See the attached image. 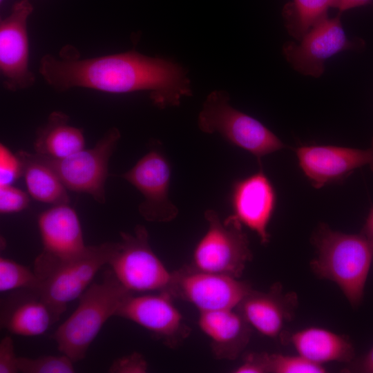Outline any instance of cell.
I'll return each instance as SVG.
<instances>
[{
    "mask_svg": "<svg viewBox=\"0 0 373 373\" xmlns=\"http://www.w3.org/2000/svg\"><path fill=\"white\" fill-rule=\"evenodd\" d=\"M39 73L57 91L77 87L110 93L146 91L160 108L179 106L182 97L192 95L182 66L135 50L87 59L46 55Z\"/></svg>",
    "mask_w": 373,
    "mask_h": 373,
    "instance_id": "1",
    "label": "cell"
},
{
    "mask_svg": "<svg viewBox=\"0 0 373 373\" xmlns=\"http://www.w3.org/2000/svg\"><path fill=\"white\" fill-rule=\"evenodd\" d=\"M312 242L316 251L309 262L312 272L334 283L352 307H358L373 261V241L362 233H345L321 224Z\"/></svg>",
    "mask_w": 373,
    "mask_h": 373,
    "instance_id": "2",
    "label": "cell"
},
{
    "mask_svg": "<svg viewBox=\"0 0 373 373\" xmlns=\"http://www.w3.org/2000/svg\"><path fill=\"white\" fill-rule=\"evenodd\" d=\"M132 294L111 269L106 270L100 282L92 283L82 294L75 310L52 334L58 350L74 363L84 359L104 323Z\"/></svg>",
    "mask_w": 373,
    "mask_h": 373,
    "instance_id": "3",
    "label": "cell"
},
{
    "mask_svg": "<svg viewBox=\"0 0 373 373\" xmlns=\"http://www.w3.org/2000/svg\"><path fill=\"white\" fill-rule=\"evenodd\" d=\"M229 99L225 90H214L207 96L198 117L202 132L218 133L258 159L285 147L260 122L231 106Z\"/></svg>",
    "mask_w": 373,
    "mask_h": 373,
    "instance_id": "4",
    "label": "cell"
},
{
    "mask_svg": "<svg viewBox=\"0 0 373 373\" xmlns=\"http://www.w3.org/2000/svg\"><path fill=\"white\" fill-rule=\"evenodd\" d=\"M204 216L208 227L194 248L191 266L239 278L252 260L243 225L232 215L222 221L213 209H207Z\"/></svg>",
    "mask_w": 373,
    "mask_h": 373,
    "instance_id": "5",
    "label": "cell"
},
{
    "mask_svg": "<svg viewBox=\"0 0 373 373\" xmlns=\"http://www.w3.org/2000/svg\"><path fill=\"white\" fill-rule=\"evenodd\" d=\"M108 265L118 280L132 293L168 292L172 278L151 249L146 227L135 226L133 233L120 232Z\"/></svg>",
    "mask_w": 373,
    "mask_h": 373,
    "instance_id": "6",
    "label": "cell"
},
{
    "mask_svg": "<svg viewBox=\"0 0 373 373\" xmlns=\"http://www.w3.org/2000/svg\"><path fill=\"white\" fill-rule=\"evenodd\" d=\"M120 137L119 129L112 127L93 148H84L66 157L53 159L35 154L57 174L67 189L88 194L98 203L104 204L108 163Z\"/></svg>",
    "mask_w": 373,
    "mask_h": 373,
    "instance_id": "7",
    "label": "cell"
},
{
    "mask_svg": "<svg viewBox=\"0 0 373 373\" xmlns=\"http://www.w3.org/2000/svg\"><path fill=\"white\" fill-rule=\"evenodd\" d=\"M115 242L88 245L79 256L57 267L42 280L37 291L50 307L56 321L68 304L79 298L98 271L108 265Z\"/></svg>",
    "mask_w": 373,
    "mask_h": 373,
    "instance_id": "8",
    "label": "cell"
},
{
    "mask_svg": "<svg viewBox=\"0 0 373 373\" xmlns=\"http://www.w3.org/2000/svg\"><path fill=\"white\" fill-rule=\"evenodd\" d=\"M251 289L249 283L237 278L186 265L172 271L168 293L191 303L200 312L236 309Z\"/></svg>",
    "mask_w": 373,
    "mask_h": 373,
    "instance_id": "9",
    "label": "cell"
},
{
    "mask_svg": "<svg viewBox=\"0 0 373 373\" xmlns=\"http://www.w3.org/2000/svg\"><path fill=\"white\" fill-rule=\"evenodd\" d=\"M43 249L35 260L34 271L41 281L61 264L86 249L81 223L69 204L53 205L37 220Z\"/></svg>",
    "mask_w": 373,
    "mask_h": 373,
    "instance_id": "10",
    "label": "cell"
},
{
    "mask_svg": "<svg viewBox=\"0 0 373 373\" xmlns=\"http://www.w3.org/2000/svg\"><path fill=\"white\" fill-rule=\"evenodd\" d=\"M137 189L144 200L138 206L142 218L149 222H167L178 214L169 198L171 167L157 149H151L129 170L119 175Z\"/></svg>",
    "mask_w": 373,
    "mask_h": 373,
    "instance_id": "11",
    "label": "cell"
},
{
    "mask_svg": "<svg viewBox=\"0 0 373 373\" xmlns=\"http://www.w3.org/2000/svg\"><path fill=\"white\" fill-rule=\"evenodd\" d=\"M34 7L29 0L15 2L0 22V71L3 86L10 91L27 88L35 82L29 69L27 21Z\"/></svg>",
    "mask_w": 373,
    "mask_h": 373,
    "instance_id": "12",
    "label": "cell"
},
{
    "mask_svg": "<svg viewBox=\"0 0 373 373\" xmlns=\"http://www.w3.org/2000/svg\"><path fill=\"white\" fill-rule=\"evenodd\" d=\"M166 291L130 295L116 313L137 323L170 348L177 347L190 334L191 329Z\"/></svg>",
    "mask_w": 373,
    "mask_h": 373,
    "instance_id": "13",
    "label": "cell"
},
{
    "mask_svg": "<svg viewBox=\"0 0 373 373\" xmlns=\"http://www.w3.org/2000/svg\"><path fill=\"white\" fill-rule=\"evenodd\" d=\"M341 14L334 18H324L314 26L299 41L288 42L283 54L291 66L300 73L318 77L325 69V63L341 51L352 48L343 28Z\"/></svg>",
    "mask_w": 373,
    "mask_h": 373,
    "instance_id": "14",
    "label": "cell"
},
{
    "mask_svg": "<svg viewBox=\"0 0 373 373\" xmlns=\"http://www.w3.org/2000/svg\"><path fill=\"white\" fill-rule=\"evenodd\" d=\"M296 155L300 168L314 188L341 180L365 166L373 171V139L367 149L309 145L297 148Z\"/></svg>",
    "mask_w": 373,
    "mask_h": 373,
    "instance_id": "15",
    "label": "cell"
},
{
    "mask_svg": "<svg viewBox=\"0 0 373 373\" xmlns=\"http://www.w3.org/2000/svg\"><path fill=\"white\" fill-rule=\"evenodd\" d=\"M276 204L275 189L262 171L238 180L233 186L231 215L254 231L263 245L269 242L268 226Z\"/></svg>",
    "mask_w": 373,
    "mask_h": 373,
    "instance_id": "16",
    "label": "cell"
},
{
    "mask_svg": "<svg viewBox=\"0 0 373 373\" xmlns=\"http://www.w3.org/2000/svg\"><path fill=\"white\" fill-rule=\"evenodd\" d=\"M298 305V294L285 291L283 285L276 282L267 291L252 288L236 310L261 334L277 338L285 325L294 317Z\"/></svg>",
    "mask_w": 373,
    "mask_h": 373,
    "instance_id": "17",
    "label": "cell"
},
{
    "mask_svg": "<svg viewBox=\"0 0 373 373\" xmlns=\"http://www.w3.org/2000/svg\"><path fill=\"white\" fill-rule=\"evenodd\" d=\"M198 325L211 341L214 357L235 360L248 345L252 327L233 309L200 312Z\"/></svg>",
    "mask_w": 373,
    "mask_h": 373,
    "instance_id": "18",
    "label": "cell"
},
{
    "mask_svg": "<svg viewBox=\"0 0 373 373\" xmlns=\"http://www.w3.org/2000/svg\"><path fill=\"white\" fill-rule=\"evenodd\" d=\"M280 337L298 354L320 365L334 361L348 364L354 359L355 348L351 339L325 328L309 327L294 332L283 331Z\"/></svg>",
    "mask_w": 373,
    "mask_h": 373,
    "instance_id": "19",
    "label": "cell"
},
{
    "mask_svg": "<svg viewBox=\"0 0 373 373\" xmlns=\"http://www.w3.org/2000/svg\"><path fill=\"white\" fill-rule=\"evenodd\" d=\"M1 326L13 334L37 336L56 323L48 305L36 291L12 295L1 303Z\"/></svg>",
    "mask_w": 373,
    "mask_h": 373,
    "instance_id": "20",
    "label": "cell"
},
{
    "mask_svg": "<svg viewBox=\"0 0 373 373\" xmlns=\"http://www.w3.org/2000/svg\"><path fill=\"white\" fill-rule=\"evenodd\" d=\"M85 139L82 131L69 124V117L60 111L51 113L46 123L37 132L34 142L35 153L61 159L83 149Z\"/></svg>",
    "mask_w": 373,
    "mask_h": 373,
    "instance_id": "21",
    "label": "cell"
},
{
    "mask_svg": "<svg viewBox=\"0 0 373 373\" xmlns=\"http://www.w3.org/2000/svg\"><path fill=\"white\" fill-rule=\"evenodd\" d=\"M17 154L22 162L28 192L33 199L52 206L69 204L66 187L48 166L35 153L20 151Z\"/></svg>",
    "mask_w": 373,
    "mask_h": 373,
    "instance_id": "22",
    "label": "cell"
},
{
    "mask_svg": "<svg viewBox=\"0 0 373 373\" xmlns=\"http://www.w3.org/2000/svg\"><path fill=\"white\" fill-rule=\"evenodd\" d=\"M336 0H292L283 9L286 28L297 40L317 23L327 17L329 8H334Z\"/></svg>",
    "mask_w": 373,
    "mask_h": 373,
    "instance_id": "23",
    "label": "cell"
},
{
    "mask_svg": "<svg viewBox=\"0 0 373 373\" xmlns=\"http://www.w3.org/2000/svg\"><path fill=\"white\" fill-rule=\"evenodd\" d=\"M41 281L34 270L13 260L0 258V291L30 289L37 291Z\"/></svg>",
    "mask_w": 373,
    "mask_h": 373,
    "instance_id": "24",
    "label": "cell"
},
{
    "mask_svg": "<svg viewBox=\"0 0 373 373\" xmlns=\"http://www.w3.org/2000/svg\"><path fill=\"white\" fill-rule=\"evenodd\" d=\"M74 362L66 355L37 358L18 357L19 372L23 373H73Z\"/></svg>",
    "mask_w": 373,
    "mask_h": 373,
    "instance_id": "25",
    "label": "cell"
},
{
    "mask_svg": "<svg viewBox=\"0 0 373 373\" xmlns=\"http://www.w3.org/2000/svg\"><path fill=\"white\" fill-rule=\"evenodd\" d=\"M269 373H325L323 365L313 363L302 356L269 354Z\"/></svg>",
    "mask_w": 373,
    "mask_h": 373,
    "instance_id": "26",
    "label": "cell"
},
{
    "mask_svg": "<svg viewBox=\"0 0 373 373\" xmlns=\"http://www.w3.org/2000/svg\"><path fill=\"white\" fill-rule=\"evenodd\" d=\"M23 175L22 162L17 153H12L2 143L0 144V186L12 185Z\"/></svg>",
    "mask_w": 373,
    "mask_h": 373,
    "instance_id": "27",
    "label": "cell"
},
{
    "mask_svg": "<svg viewBox=\"0 0 373 373\" xmlns=\"http://www.w3.org/2000/svg\"><path fill=\"white\" fill-rule=\"evenodd\" d=\"M29 195L21 189L12 185L0 186V213H17L26 209L29 204Z\"/></svg>",
    "mask_w": 373,
    "mask_h": 373,
    "instance_id": "28",
    "label": "cell"
},
{
    "mask_svg": "<svg viewBox=\"0 0 373 373\" xmlns=\"http://www.w3.org/2000/svg\"><path fill=\"white\" fill-rule=\"evenodd\" d=\"M148 369L149 364L144 356L140 353L133 352L114 360L108 368V372L145 373Z\"/></svg>",
    "mask_w": 373,
    "mask_h": 373,
    "instance_id": "29",
    "label": "cell"
},
{
    "mask_svg": "<svg viewBox=\"0 0 373 373\" xmlns=\"http://www.w3.org/2000/svg\"><path fill=\"white\" fill-rule=\"evenodd\" d=\"M234 373H269V354L251 352L232 371Z\"/></svg>",
    "mask_w": 373,
    "mask_h": 373,
    "instance_id": "30",
    "label": "cell"
},
{
    "mask_svg": "<svg viewBox=\"0 0 373 373\" xmlns=\"http://www.w3.org/2000/svg\"><path fill=\"white\" fill-rule=\"evenodd\" d=\"M18 357L15 354L14 341L6 336L0 341V373H17Z\"/></svg>",
    "mask_w": 373,
    "mask_h": 373,
    "instance_id": "31",
    "label": "cell"
},
{
    "mask_svg": "<svg viewBox=\"0 0 373 373\" xmlns=\"http://www.w3.org/2000/svg\"><path fill=\"white\" fill-rule=\"evenodd\" d=\"M347 365L341 370L342 372L373 373V346L365 355Z\"/></svg>",
    "mask_w": 373,
    "mask_h": 373,
    "instance_id": "32",
    "label": "cell"
},
{
    "mask_svg": "<svg viewBox=\"0 0 373 373\" xmlns=\"http://www.w3.org/2000/svg\"><path fill=\"white\" fill-rule=\"evenodd\" d=\"M372 1V0H336L334 8H337L341 14L351 8L369 4Z\"/></svg>",
    "mask_w": 373,
    "mask_h": 373,
    "instance_id": "33",
    "label": "cell"
},
{
    "mask_svg": "<svg viewBox=\"0 0 373 373\" xmlns=\"http://www.w3.org/2000/svg\"><path fill=\"white\" fill-rule=\"evenodd\" d=\"M361 233L373 241V207L370 209Z\"/></svg>",
    "mask_w": 373,
    "mask_h": 373,
    "instance_id": "34",
    "label": "cell"
},
{
    "mask_svg": "<svg viewBox=\"0 0 373 373\" xmlns=\"http://www.w3.org/2000/svg\"><path fill=\"white\" fill-rule=\"evenodd\" d=\"M3 1H4V0H0L1 3Z\"/></svg>",
    "mask_w": 373,
    "mask_h": 373,
    "instance_id": "35",
    "label": "cell"
}]
</instances>
